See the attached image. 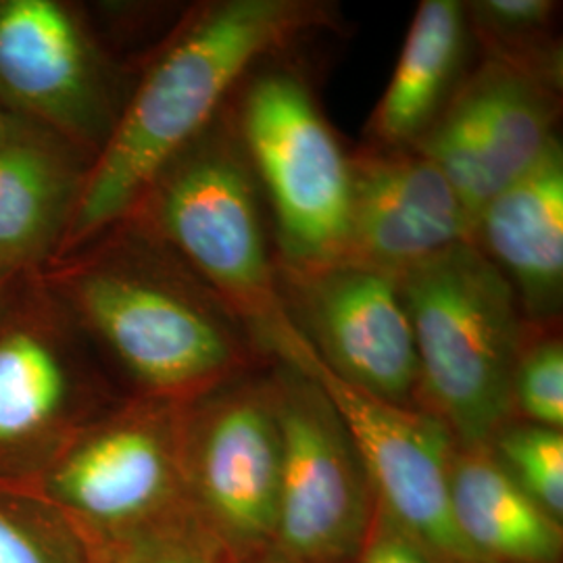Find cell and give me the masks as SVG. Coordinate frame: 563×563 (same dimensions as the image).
Returning <instances> with one entry per match:
<instances>
[{"mask_svg": "<svg viewBox=\"0 0 563 563\" xmlns=\"http://www.w3.org/2000/svg\"><path fill=\"white\" fill-rule=\"evenodd\" d=\"M269 360L290 363L322 388L346 426L376 504L439 560L474 562L451 520L449 474L455 439L437 418L342 383L284 316L260 339Z\"/></svg>", "mask_w": 563, "mask_h": 563, "instance_id": "obj_10", "label": "cell"}, {"mask_svg": "<svg viewBox=\"0 0 563 563\" xmlns=\"http://www.w3.org/2000/svg\"><path fill=\"white\" fill-rule=\"evenodd\" d=\"M0 563H99V549L38 497L0 488Z\"/></svg>", "mask_w": 563, "mask_h": 563, "instance_id": "obj_20", "label": "cell"}, {"mask_svg": "<svg viewBox=\"0 0 563 563\" xmlns=\"http://www.w3.org/2000/svg\"><path fill=\"white\" fill-rule=\"evenodd\" d=\"M88 167L42 130L0 148V267L42 272L57 260Z\"/></svg>", "mask_w": 563, "mask_h": 563, "instance_id": "obj_16", "label": "cell"}, {"mask_svg": "<svg viewBox=\"0 0 563 563\" xmlns=\"http://www.w3.org/2000/svg\"><path fill=\"white\" fill-rule=\"evenodd\" d=\"M121 397L41 272L11 282L0 297V488L23 490Z\"/></svg>", "mask_w": 563, "mask_h": 563, "instance_id": "obj_6", "label": "cell"}, {"mask_svg": "<svg viewBox=\"0 0 563 563\" xmlns=\"http://www.w3.org/2000/svg\"><path fill=\"white\" fill-rule=\"evenodd\" d=\"M334 25V7L322 0H209L188 9L142 63L86 172L57 260L120 223L257 65Z\"/></svg>", "mask_w": 563, "mask_h": 563, "instance_id": "obj_2", "label": "cell"}, {"mask_svg": "<svg viewBox=\"0 0 563 563\" xmlns=\"http://www.w3.org/2000/svg\"><path fill=\"white\" fill-rule=\"evenodd\" d=\"M560 2L553 0H474L465 2L472 41L484 59L504 63L532 78L562 88Z\"/></svg>", "mask_w": 563, "mask_h": 563, "instance_id": "obj_19", "label": "cell"}, {"mask_svg": "<svg viewBox=\"0 0 563 563\" xmlns=\"http://www.w3.org/2000/svg\"><path fill=\"white\" fill-rule=\"evenodd\" d=\"M486 446L523 493L563 522L562 430L511 420Z\"/></svg>", "mask_w": 563, "mask_h": 563, "instance_id": "obj_22", "label": "cell"}, {"mask_svg": "<svg viewBox=\"0 0 563 563\" xmlns=\"http://www.w3.org/2000/svg\"><path fill=\"white\" fill-rule=\"evenodd\" d=\"M34 130H38V128H34V125H30V123L20 120L18 115H13V113L0 102V148L7 146V144H11V142L20 141V139L27 136V134H32Z\"/></svg>", "mask_w": 563, "mask_h": 563, "instance_id": "obj_25", "label": "cell"}, {"mask_svg": "<svg viewBox=\"0 0 563 563\" xmlns=\"http://www.w3.org/2000/svg\"><path fill=\"white\" fill-rule=\"evenodd\" d=\"M41 276L123 395L186 405L272 362L199 276L132 223Z\"/></svg>", "mask_w": 563, "mask_h": 563, "instance_id": "obj_1", "label": "cell"}, {"mask_svg": "<svg viewBox=\"0 0 563 563\" xmlns=\"http://www.w3.org/2000/svg\"><path fill=\"white\" fill-rule=\"evenodd\" d=\"M181 465L188 504L230 558L274 544L282 437L269 363L181 405Z\"/></svg>", "mask_w": 563, "mask_h": 563, "instance_id": "obj_11", "label": "cell"}, {"mask_svg": "<svg viewBox=\"0 0 563 563\" xmlns=\"http://www.w3.org/2000/svg\"><path fill=\"white\" fill-rule=\"evenodd\" d=\"M355 563H443L384 509H376L374 523Z\"/></svg>", "mask_w": 563, "mask_h": 563, "instance_id": "obj_24", "label": "cell"}, {"mask_svg": "<svg viewBox=\"0 0 563 563\" xmlns=\"http://www.w3.org/2000/svg\"><path fill=\"white\" fill-rule=\"evenodd\" d=\"M134 80L78 4L0 0V102L88 162L111 136Z\"/></svg>", "mask_w": 563, "mask_h": 563, "instance_id": "obj_8", "label": "cell"}, {"mask_svg": "<svg viewBox=\"0 0 563 563\" xmlns=\"http://www.w3.org/2000/svg\"><path fill=\"white\" fill-rule=\"evenodd\" d=\"M449 507L474 562L562 563L563 522L523 493L486 444L455 446Z\"/></svg>", "mask_w": 563, "mask_h": 563, "instance_id": "obj_17", "label": "cell"}, {"mask_svg": "<svg viewBox=\"0 0 563 563\" xmlns=\"http://www.w3.org/2000/svg\"><path fill=\"white\" fill-rule=\"evenodd\" d=\"M230 563H292L288 562L284 555H280L274 547L253 553V555H244V558H230Z\"/></svg>", "mask_w": 563, "mask_h": 563, "instance_id": "obj_26", "label": "cell"}, {"mask_svg": "<svg viewBox=\"0 0 563 563\" xmlns=\"http://www.w3.org/2000/svg\"><path fill=\"white\" fill-rule=\"evenodd\" d=\"M463 242H474V220L443 172L416 146L363 142L351 153L344 262L399 280Z\"/></svg>", "mask_w": 563, "mask_h": 563, "instance_id": "obj_14", "label": "cell"}, {"mask_svg": "<svg viewBox=\"0 0 563 563\" xmlns=\"http://www.w3.org/2000/svg\"><path fill=\"white\" fill-rule=\"evenodd\" d=\"M274 59L263 60L242 80L230 99V115L272 218L276 263L341 262L349 234L351 153L305 76Z\"/></svg>", "mask_w": 563, "mask_h": 563, "instance_id": "obj_5", "label": "cell"}, {"mask_svg": "<svg viewBox=\"0 0 563 563\" xmlns=\"http://www.w3.org/2000/svg\"><path fill=\"white\" fill-rule=\"evenodd\" d=\"M99 563H230V553L186 504L101 544Z\"/></svg>", "mask_w": 563, "mask_h": 563, "instance_id": "obj_21", "label": "cell"}, {"mask_svg": "<svg viewBox=\"0 0 563 563\" xmlns=\"http://www.w3.org/2000/svg\"><path fill=\"white\" fill-rule=\"evenodd\" d=\"M449 563H478V562H449Z\"/></svg>", "mask_w": 563, "mask_h": 563, "instance_id": "obj_28", "label": "cell"}, {"mask_svg": "<svg viewBox=\"0 0 563 563\" xmlns=\"http://www.w3.org/2000/svg\"><path fill=\"white\" fill-rule=\"evenodd\" d=\"M511 420L563 430L562 323H528L511 374Z\"/></svg>", "mask_w": 563, "mask_h": 563, "instance_id": "obj_23", "label": "cell"}, {"mask_svg": "<svg viewBox=\"0 0 563 563\" xmlns=\"http://www.w3.org/2000/svg\"><path fill=\"white\" fill-rule=\"evenodd\" d=\"M562 88L481 59L413 146L451 181L472 220L560 139Z\"/></svg>", "mask_w": 563, "mask_h": 563, "instance_id": "obj_13", "label": "cell"}, {"mask_svg": "<svg viewBox=\"0 0 563 563\" xmlns=\"http://www.w3.org/2000/svg\"><path fill=\"white\" fill-rule=\"evenodd\" d=\"M121 222L172 251L257 342L286 316L265 202L230 102L163 167Z\"/></svg>", "mask_w": 563, "mask_h": 563, "instance_id": "obj_3", "label": "cell"}, {"mask_svg": "<svg viewBox=\"0 0 563 563\" xmlns=\"http://www.w3.org/2000/svg\"><path fill=\"white\" fill-rule=\"evenodd\" d=\"M474 244L511 286L523 320L560 325L563 311V146L549 144L528 172L474 218Z\"/></svg>", "mask_w": 563, "mask_h": 563, "instance_id": "obj_15", "label": "cell"}, {"mask_svg": "<svg viewBox=\"0 0 563 563\" xmlns=\"http://www.w3.org/2000/svg\"><path fill=\"white\" fill-rule=\"evenodd\" d=\"M418 355L416 407L460 446L511 422V374L528 322L501 272L474 242L399 278Z\"/></svg>", "mask_w": 563, "mask_h": 563, "instance_id": "obj_4", "label": "cell"}, {"mask_svg": "<svg viewBox=\"0 0 563 563\" xmlns=\"http://www.w3.org/2000/svg\"><path fill=\"white\" fill-rule=\"evenodd\" d=\"M470 42L465 2H420L393 78L367 121L365 142L413 146L420 141L467 74Z\"/></svg>", "mask_w": 563, "mask_h": 563, "instance_id": "obj_18", "label": "cell"}, {"mask_svg": "<svg viewBox=\"0 0 563 563\" xmlns=\"http://www.w3.org/2000/svg\"><path fill=\"white\" fill-rule=\"evenodd\" d=\"M278 282L288 320L334 376L384 401L416 407L418 355L397 278L342 260L278 265Z\"/></svg>", "mask_w": 563, "mask_h": 563, "instance_id": "obj_12", "label": "cell"}, {"mask_svg": "<svg viewBox=\"0 0 563 563\" xmlns=\"http://www.w3.org/2000/svg\"><path fill=\"white\" fill-rule=\"evenodd\" d=\"M282 437L274 549L292 563H355L376 516V495L339 411L301 369L272 360Z\"/></svg>", "mask_w": 563, "mask_h": 563, "instance_id": "obj_9", "label": "cell"}, {"mask_svg": "<svg viewBox=\"0 0 563 563\" xmlns=\"http://www.w3.org/2000/svg\"><path fill=\"white\" fill-rule=\"evenodd\" d=\"M18 276H20V274H13V272L0 267V297L4 295V290L11 286V282L15 280Z\"/></svg>", "mask_w": 563, "mask_h": 563, "instance_id": "obj_27", "label": "cell"}, {"mask_svg": "<svg viewBox=\"0 0 563 563\" xmlns=\"http://www.w3.org/2000/svg\"><path fill=\"white\" fill-rule=\"evenodd\" d=\"M20 493L42 499L97 544L188 504L181 405L125 395L60 446Z\"/></svg>", "mask_w": 563, "mask_h": 563, "instance_id": "obj_7", "label": "cell"}]
</instances>
